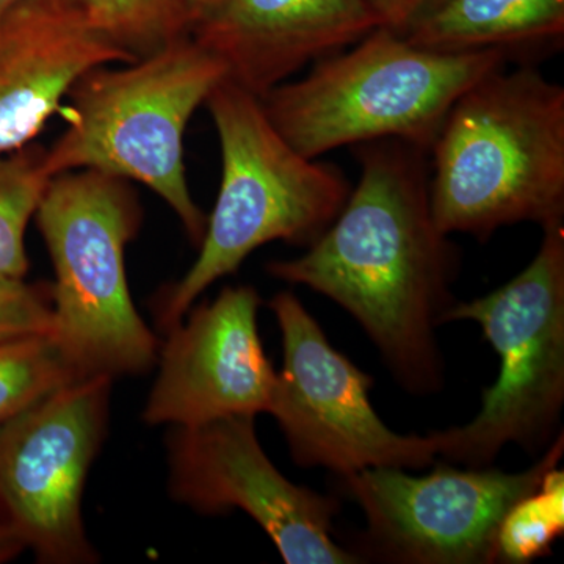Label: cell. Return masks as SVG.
Here are the masks:
<instances>
[{
    "mask_svg": "<svg viewBox=\"0 0 564 564\" xmlns=\"http://www.w3.org/2000/svg\"><path fill=\"white\" fill-rule=\"evenodd\" d=\"M361 177L325 232L267 272L328 296L355 317L397 383L414 395L444 384L436 328L454 306L456 251L434 223L429 152L400 140L356 144Z\"/></svg>",
    "mask_w": 564,
    "mask_h": 564,
    "instance_id": "obj_1",
    "label": "cell"
},
{
    "mask_svg": "<svg viewBox=\"0 0 564 564\" xmlns=\"http://www.w3.org/2000/svg\"><path fill=\"white\" fill-rule=\"evenodd\" d=\"M429 154L430 206L445 236L486 240L564 218V88L524 66L486 74L445 115Z\"/></svg>",
    "mask_w": 564,
    "mask_h": 564,
    "instance_id": "obj_2",
    "label": "cell"
},
{
    "mask_svg": "<svg viewBox=\"0 0 564 564\" xmlns=\"http://www.w3.org/2000/svg\"><path fill=\"white\" fill-rule=\"evenodd\" d=\"M206 104L220 140V192L198 259L155 299V317L166 333L206 289L236 273L262 245L314 243L351 192L339 169L300 154L274 128L261 99L229 77Z\"/></svg>",
    "mask_w": 564,
    "mask_h": 564,
    "instance_id": "obj_3",
    "label": "cell"
},
{
    "mask_svg": "<svg viewBox=\"0 0 564 564\" xmlns=\"http://www.w3.org/2000/svg\"><path fill=\"white\" fill-rule=\"evenodd\" d=\"M508 58L499 50H423L378 28L259 99L274 128L307 159L377 140L429 152L456 99Z\"/></svg>",
    "mask_w": 564,
    "mask_h": 564,
    "instance_id": "obj_4",
    "label": "cell"
},
{
    "mask_svg": "<svg viewBox=\"0 0 564 564\" xmlns=\"http://www.w3.org/2000/svg\"><path fill=\"white\" fill-rule=\"evenodd\" d=\"M111 66L85 74L69 91L68 126L44 152V170L51 177L96 170L140 182L172 207L199 247L207 218L188 188L184 135L228 70L192 35Z\"/></svg>",
    "mask_w": 564,
    "mask_h": 564,
    "instance_id": "obj_5",
    "label": "cell"
},
{
    "mask_svg": "<svg viewBox=\"0 0 564 564\" xmlns=\"http://www.w3.org/2000/svg\"><path fill=\"white\" fill-rule=\"evenodd\" d=\"M50 251L54 337L77 380L150 370L159 340L137 313L124 251L141 209L128 181L96 170L52 177L35 212Z\"/></svg>",
    "mask_w": 564,
    "mask_h": 564,
    "instance_id": "obj_6",
    "label": "cell"
},
{
    "mask_svg": "<svg viewBox=\"0 0 564 564\" xmlns=\"http://www.w3.org/2000/svg\"><path fill=\"white\" fill-rule=\"evenodd\" d=\"M543 231L518 276L445 314L444 323H478L500 359L473 421L432 432L445 463L488 467L505 445L534 454L556 437L564 403V223H547Z\"/></svg>",
    "mask_w": 564,
    "mask_h": 564,
    "instance_id": "obj_7",
    "label": "cell"
},
{
    "mask_svg": "<svg viewBox=\"0 0 564 564\" xmlns=\"http://www.w3.org/2000/svg\"><path fill=\"white\" fill-rule=\"evenodd\" d=\"M111 378L76 381L0 423V563L90 564L82 494L109 419Z\"/></svg>",
    "mask_w": 564,
    "mask_h": 564,
    "instance_id": "obj_8",
    "label": "cell"
},
{
    "mask_svg": "<svg viewBox=\"0 0 564 564\" xmlns=\"http://www.w3.org/2000/svg\"><path fill=\"white\" fill-rule=\"evenodd\" d=\"M564 434L522 473L494 467L456 469L441 464L425 477L399 467H372L345 475V496L361 507L367 529L361 554L399 564L496 563V540L505 514L536 489L562 462Z\"/></svg>",
    "mask_w": 564,
    "mask_h": 564,
    "instance_id": "obj_9",
    "label": "cell"
},
{
    "mask_svg": "<svg viewBox=\"0 0 564 564\" xmlns=\"http://www.w3.org/2000/svg\"><path fill=\"white\" fill-rule=\"evenodd\" d=\"M270 310L281 329L284 366L269 411L280 423L293 462L345 477L372 467L423 469L436 459L433 433L399 434L375 413L373 378L336 350L292 292Z\"/></svg>",
    "mask_w": 564,
    "mask_h": 564,
    "instance_id": "obj_10",
    "label": "cell"
},
{
    "mask_svg": "<svg viewBox=\"0 0 564 564\" xmlns=\"http://www.w3.org/2000/svg\"><path fill=\"white\" fill-rule=\"evenodd\" d=\"M170 489L199 513L245 511L288 564L362 563L333 540L339 502L292 484L274 467L259 443L254 415L177 426L170 437Z\"/></svg>",
    "mask_w": 564,
    "mask_h": 564,
    "instance_id": "obj_11",
    "label": "cell"
},
{
    "mask_svg": "<svg viewBox=\"0 0 564 564\" xmlns=\"http://www.w3.org/2000/svg\"><path fill=\"white\" fill-rule=\"evenodd\" d=\"M259 307L261 296L250 285L225 288L170 329L144 422L193 426L267 413L276 372L259 337Z\"/></svg>",
    "mask_w": 564,
    "mask_h": 564,
    "instance_id": "obj_12",
    "label": "cell"
},
{
    "mask_svg": "<svg viewBox=\"0 0 564 564\" xmlns=\"http://www.w3.org/2000/svg\"><path fill=\"white\" fill-rule=\"evenodd\" d=\"M137 61L73 0H20L0 13V154L31 144L90 70Z\"/></svg>",
    "mask_w": 564,
    "mask_h": 564,
    "instance_id": "obj_13",
    "label": "cell"
},
{
    "mask_svg": "<svg viewBox=\"0 0 564 564\" xmlns=\"http://www.w3.org/2000/svg\"><path fill=\"white\" fill-rule=\"evenodd\" d=\"M378 28L364 0H223L191 35L225 65L229 79L262 98Z\"/></svg>",
    "mask_w": 564,
    "mask_h": 564,
    "instance_id": "obj_14",
    "label": "cell"
},
{
    "mask_svg": "<svg viewBox=\"0 0 564 564\" xmlns=\"http://www.w3.org/2000/svg\"><path fill=\"white\" fill-rule=\"evenodd\" d=\"M563 33L564 0H434L400 35L423 50L510 54Z\"/></svg>",
    "mask_w": 564,
    "mask_h": 564,
    "instance_id": "obj_15",
    "label": "cell"
},
{
    "mask_svg": "<svg viewBox=\"0 0 564 564\" xmlns=\"http://www.w3.org/2000/svg\"><path fill=\"white\" fill-rule=\"evenodd\" d=\"M93 28L139 58L192 33L184 0H73Z\"/></svg>",
    "mask_w": 564,
    "mask_h": 564,
    "instance_id": "obj_16",
    "label": "cell"
},
{
    "mask_svg": "<svg viewBox=\"0 0 564 564\" xmlns=\"http://www.w3.org/2000/svg\"><path fill=\"white\" fill-rule=\"evenodd\" d=\"M44 152L31 143L0 154V272L10 276L29 272L25 229L52 180L44 170Z\"/></svg>",
    "mask_w": 564,
    "mask_h": 564,
    "instance_id": "obj_17",
    "label": "cell"
},
{
    "mask_svg": "<svg viewBox=\"0 0 564 564\" xmlns=\"http://www.w3.org/2000/svg\"><path fill=\"white\" fill-rule=\"evenodd\" d=\"M76 381L52 334L0 344V423Z\"/></svg>",
    "mask_w": 564,
    "mask_h": 564,
    "instance_id": "obj_18",
    "label": "cell"
},
{
    "mask_svg": "<svg viewBox=\"0 0 564 564\" xmlns=\"http://www.w3.org/2000/svg\"><path fill=\"white\" fill-rule=\"evenodd\" d=\"M564 532V473L558 466L544 475L532 492L508 510L496 540V563L525 564L551 555Z\"/></svg>",
    "mask_w": 564,
    "mask_h": 564,
    "instance_id": "obj_19",
    "label": "cell"
},
{
    "mask_svg": "<svg viewBox=\"0 0 564 564\" xmlns=\"http://www.w3.org/2000/svg\"><path fill=\"white\" fill-rule=\"evenodd\" d=\"M54 332L52 292L46 284L0 272V344Z\"/></svg>",
    "mask_w": 564,
    "mask_h": 564,
    "instance_id": "obj_20",
    "label": "cell"
},
{
    "mask_svg": "<svg viewBox=\"0 0 564 564\" xmlns=\"http://www.w3.org/2000/svg\"><path fill=\"white\" fill-rule=\"evenodd\" d=\"M380 21L381 28L402 33L408 25L421 17L434 0H364Z\"/></svg>",
    "mask_w": 564,
    "mask_h": 564,
    "instance_id": "obj_21",
    "label": "cell"
},
{
    "mask_svg": "<svg viewBox=\"0 0 564 564\" xmlns=\"http://www.w3.org/2000/svg\"><path fill=\"white\" fill-rule=\"evenodd\" d=\"M184 2L191 13L193 28H195L196 24L214 13L221 6L223 0H184Z\"/></svg>",
    "mask_w": 564,
    "mask_h": 564,
    "instance_id": "obj_22",
    "label": "cell"
},
{
    "mask_svg": "<svg viewBox=\"0 0 564 564\" xmlns=\"http://www.w3.org/2000/svg\"><path fill=\"white\" fill-rule=\"evenodd\" d=\"M17 2H20V0H0V13L7 9H10V7L14 6Z\"/></svg>",
    "mask_w": 564,
    "mask_h": 564,
    "instance_id": "obj_23",
    "label": "cell"
}]
</instances>
